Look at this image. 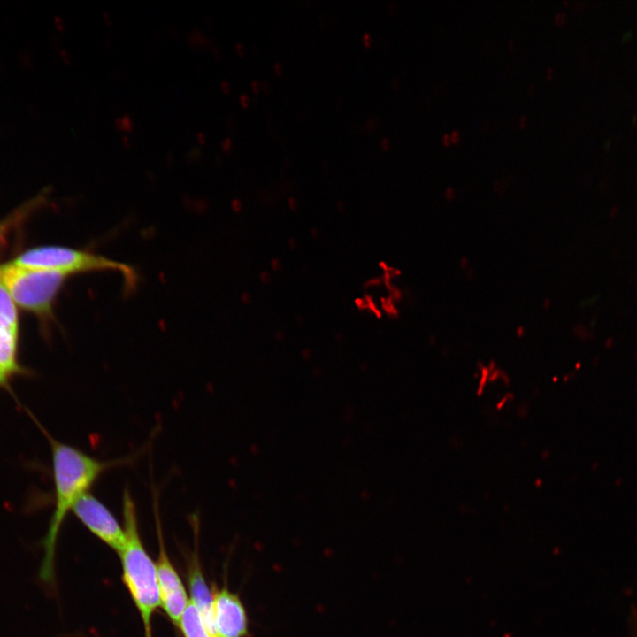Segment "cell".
Segmentation results:
<instances>
[{
	"mask_svg": "<svg viewBox=\"0 0 637 637\" xmlns=\"http://www.w3.org/2000/svg\"><path fill=\"white\" fill-rule=\"evenodd\" d=\"M188 42L192 45L204 46L207 43V39L201 30L195 28L192 30V33L188 38Z\"/></svg>",
	"mask_w": 637,
	"mask_h": 637,
	"instance_id": "cell-13",
	"label": "cell"
},
{
	"mask_svg": "<svg viewBox=\"0 0 637 637\" xmlns=\"http://www.w3.org/2000/svg\"><path fill=\"white\" fill-rule=\"evenodd\" d=\"M274 71L276 73L280 74L281 73V65L280 63L274 64Z\"/></svg>",
	"mask_w": 637,
	"mask_h": 637,
	"instance_id": "cell-35",
	"label": "cell"
},
{
	"mask_svg": "<svg viewBox=\"0 0 637 637\" xmlns=\"http://www.w3.org/2000/svg\"><path fill=\"white\" fill-rule=\"evenodd\" d=\"M212 52L216 58H219L220 57V50H219V47H217V46L212 47Z\"/></svg>",
	"mask_w": 637,
	"mask_h": 637,
	"instance_id": "cell-34",
	"label": "cell"
},
{
	"mask_svg": "<svg viewBox=\"0 0 637 637\" xmlns=\"http://www.w3.org/2000/svg\"><path fill=\"white\" fill-rule=\"evenodd\" d=\"M114 126H115V127H116L117 129H119V130H120V131H123V130H122V123H121V119H120V118H116V119H115V120H114Z\"/></svg>",
	"mask_w": 637,
	"mask_h": 637,
	"instance_id": "cell-28",
	"label": "cell"
},
{
	"mask_svg": "<svg viewBox=\"0 0 637 637\" xmlns=\"http://www.w3.org/2000/svg\"><path fill=\"white\" fill-rule=\"evenodd\" d=\"M251 88L254 92H258L259 90V83L257 81H251Z\"/></svg>",
	"mask_w": 637,
	"mask_h": 637,
	"instance_id": "cell-31",
	"label": "cell"
},
{
	"mask_svg": "<svg viewBox=\"0 0 637 637\" xmlns=\"http://www.w3.org/2000/svg\"><path fill=\"white\" fill-rule=\"evenodd\" d=\"M564 17L565 15L564 12H557L554 17V20L556 24H561L564 22Z\"/></svg>",
	"mask_w": 637,
	"mask_h": 637,
	"instance_id": "cell-21",
	"label": "cell"
},
{
	"mask_svg": "<svg viewBox=\"0 0 637 637\" xmlns=\"http://www.w3.org/2000/svg\"><path fill=\"white\" fill-rule=\"evenodd\" d=\"M235 49L239 55H243L244 52V46L242 42H237L235 45Z\"/></svg>",
	"mask_w": 637,
	"mask_h": 637,
	"instance_id": "cell-27",
	"label": "cell"
},
{
	"mask_svg": "<svg viewBox=\"0 0 637 637\" xmlns=\"http://www.w3.org/2000/svg\"><path fill=\"white\" fill-rule=\"evenodd\" d=\"M239 99H240V104H241L243 107H247V106H248V104H249V96H248V95H246V94H244V93H243V94H241Z\"/></svg>",
	"mask_w": 637,
	"mask_h": 637,
	"instance_id": "cell-19",
	"label": "cell"
},
{
	"mask_svg": "<svg viewBox=\"0 0 637 637\" xmlns=\"http://www.w3.org/2000/svg\"><path fill=\"white\" fill-rule=\"evenodd\" d=\"M125 544L119 552L122 579L141 616L144 629L150 627L151 618L160 607L156 563L144 548L139 533L135 503L129 489L122 495Z\"/></svg>",
	"mask_w": 637,
	"mask_h": 637,
	"instance_id": "cell-2",
	"label": "cell"
},
{
	"mask_svg": "<svg viewBox=\"0 0 637 637\" xmlns=\"http://www.w3.org/2000/svg\"><path fill=\"white\" fill-rule=\"evenodd\" d=\"M178 627L183 637H211L197 610L190 601L180 618Z\"/></svg>",
	"mask_w": 637,
	"mask_h": 637,
	"instance_id": "cell-11",
	"label": "cell"
},
{
	"mask_svg": "<svg viewBox=\"0 0 637 637\" xmlns=\"http://www.w3.org/2000/svg\"><path fill=\"white\" fill-rule=\"evenodd\" d=\"M188 583L191 603L197 610L211 636L219 637L214 625L212 588L205 581L196 552L188 565Z\"/></svg>",
	"mask_w": 637,
	"mask_h": 637,
	"instance_id": "cell-8",
	"label": "cell"
},
{
	"mask_svg": "<svg viewBox=\"0 0 637 637\" xmlns=\"http://www.w3.org/2000/svg\"><path fill=\"white\" fill-rule=\"evenodd\" d=\"M535 87L534 84H529L527 88V92L529 95H532L534 92Z\"/></svg>",
	"mask_w": 637,
	"mask_h": 637,
	"instance_id": "cell-36",
	"label": "cell"
},
{
	"mask_svg": "<svg viewBox=\"0 0 637 637\" xmlns=\"http://www.w3.org/2000/svg\"><path fill=\"white\" fill-rule=\"evenodd\" d=\"M196 139L200 144H204L206 141L205 134L203 132L197 133Z\"/></svg>",
	"mask_w": 637,
	"mask_h": 637,
	"instance_id": "cell-23",
	"label": "cell"
},
{
	"mask_svg": "<svg viewBox=\"0 0 637 637\" xmlns=\"http://www.w3.org/2000/svg\"><path fill=\"white\" fill-rule=\"evenodd\" d=\"M120 119L122 123V130L127 132L133 131L134 122L131 117L127 113H125Z\"/></svg>",
	"mask_w": 637,
	"mask_h": 637,
	"instance_id": "cell-14",
	"label": "cell"
},
{
	"mask_svg": "<svg viewBox=\"0 0 637 637\" xmlns=\"http://www.w3.org/2000/svg\"><path fill=\"white\" fill-rule=\"evenodd\" d=\"M122 142H123V144H124V146H125L126 148H130V147H131V141H130V138L128 137V135L124 134V135L122 136Z\"/></svg>",
	"mask_w": 637,
	"mask_h": 637,
	"instance_id": "cell-26",
	"label": "cell"
},
{
	"mask_svg": "<svg viewBox=\"0 0 637 637\" xmlns=\"http://www.w3.org/2000/svg\"><path fill=\"white\" fill-rule=\"evenodd\" d=\"M211 588L214 625L218 636H249L248 616L239 595L230 591L227 587Z\"/></svg>",
	"mask_w": 637,
	"mask_h": 637,
	"instance_id": "cell-7",
	"label": "cell"
},
{
	"mask_svg": "<svg viewBox=\"0 0 637 637\" xmlns=\"http://www.w3.org/2000/svg\"><path fill=\"white\" fill-rule=\"evenodd\" d=\"M527 124V117L526 115H521L518 119V125L519 127L524 128L526 127Z\"/></svg>",
	"mask_w": 637,
	"mask_h": 637,
	"instance_id": "cell-20",
	"label": "cell"
},
{
	"mask_svg": "<svg viewBox=\"0 0 637 637\" xmlns=\"http://www.w3.org/2000/svg\"><path fill=\"white\" fill-rule=\"evenodd\" d=\"M233 147V141L230 137H226L221 142V148L222 150L225 152H229Z\"/></svg>",
	"mask_w": 637,
	"mask_h": 637,
	"instance_id": "cell-16",
	"label": "cell"
},
{
	"mask_svg": "<svg viewBox=\"0 0 637 637\" xmlns=\"http://www.w3.org/2000/svg\"><path fill=\"white\" fill-rule=\"evenodd\" d=\"M165 161H166V163H167L168 165H173V157L172 152H168V154L166 155V157H165Z\"/></svg>",
	"mask_w": 637,
	"mask_h": 637,
	"instance_id": "cell-32",
	"label": "cell"
},
{
	"mask_svg": "<svg viewBox=\"0 0 637 637\" xmlns=\"http://www.w3.org/2000/svg\"><path fill=\"white\" fill-rule=\"evenodd\" d=\"M0 323L18 331V313L14 301L0 281Z\"/></svg>",
	"mask_w": 637,
	"mask_h": 637,
	"instance_id": "cell-12",
	"label": "cell"
},
{
	"mask_svg": "<svg viewBox=\"0 0 637 637\" xmlns=\"http://www.w3.org/2000/svg\"><path fill=\"white\" fill-rule=\"evenodd\" d=\"M441 140L443 145L449 146L451 143L449 133L443 134Z\"/></svg>",
	"mask_w": 637,
	"mask_h": 637,
	"instance_id": "cell-22",
	"label": "cell"
},
{
	"mask_svg": "<svg viewBox=\"0 0 637 637\" xmlns=\"http://www.w3.org/2000/svg\"><path fill=\"white\" fill-rule=\"evenodd\" d=\"M392 82H393V84H394L395 87H397L398 84H399V81H398L397 79H394Z\"/></svg>",
	"mask_w": 637,
	"mask_h": 637,
	"instance_id": "cell-39",
	"label": "cell"
},
{
	"mask_svg": "<svg viewBox=\"0 0 637 637\" xmlns=\"http://www.w3.org/2000/svg\"><path fill=\"white\" fill-rule=\"evenodd\" d=\"M12 262L25 267L60 272L68 276L84 272H116L122 276L127 292L133 291L138 282L137 272L130 265L87 249L42 246L24 251Z\"/></svg>",
	"mask_w": 637,
	"mask_h": 637,
	"instance_id": "cell-3",
	"label": "cell"
},
{
	"mask_svg": "<svg viewBox=\"0 0 637 637\" xmlns=\"http://www.w3.org/2000/svg\"><path fill=\"white\" fill-rule=\"evenodd\" d=\"M276 265V269H275V270H278V268L280 266V263L279 260H273L272 263V265Z\"/></svg>",
	"mask_w": 637,
	"mask_h": 637,
	"instance_id": "cell-38",
	"label": "cell"
},
{
	"mask_svg": "<svg viewBox=\"0 0 637 637\" xmlns=\"http://www.w3.org/2000/svg\"><path fill=\"white\" fill-rule=\"evenodd\" d=\"M507 47H508V49H510V50H512V49L515 47V41H514V39L510 38V39L507 41Z\"/></svg>",
	"mask_w": 637,
	"mask_h": 637,
	"instance_id": "cell-33",
	"label": "cell"
},
{
	"mask_svg": "<svg viewBox=\"0 0 637 637\" xmlns=\"http://www.w3.org/2000/svg\"><path fill=\"white\" fill-rule=\"evenodd\" d=\"M43 196H38L23 204L7 217L0 220V244L6 240L7 235L27 218L28 214L42 203Z\"/></svg>",
	"mask_w": 637,
	"mask_h": 637,
	"instance_id": "cell-10",
	"label": "cell"
},
{
	"mask_svg": "<svg viewBox=\"0 0 637 637\" xmlns=\"http://www.w3.org/2000/svg\"><path fill=\"white\" fill-rule=\"evenodd\" d=\"M103 17H104V19L106 22V24H108V25L112 24V19L111 17V14L108 12H104L103 14Z\"/></svg>",
	"mask_w": 637,
	"mask_h": 637,
	"instance_id": "cell-25",
	"label": "cell"
},
{
	"mask_svg": "<svg viewBox=\"0 0 637 637\" xmlns=\"http://www.w3.org/2000/svg\"><path fill=\"white\" fill-rule=\"evenodd\" d=\"M381 146L384 150H388L389 148V140L388 138H383L381 140Z\"/></svg>",
	"mask_w": 637,
	"mask_h": 637,
	"instance_id": "cell-29",
	"label": "cell"
},
{
	"mask_svg": "<svg viewBox=\"0 0 637 637\" xmlns=\"http://www.w3.org/2000/svg\"><path fill=\"white\" fill-rule=\"evenodd\" d=\"M22 372L18 360V331L0 323V388L8 387Z\"/></svg>",
	"mask_w": 637,
	"mask_h": 637,
	"instance_id": "cell-9",
	"label": "cell"
},
{
	"mask_svg": "<svg viewBox=\"0 0 637 637\" xmlns=\"http://www.w3.org/2000/svg\"><path fill=\"white\" fill-rule=\"evenodd\" d=\"M157 494L154 493L153 505L158 540V556L156 562L157 578L163 608L172 623L178 626L180 618L189 603L185 586L167 555L159 520Z\"/></svg>",
	"mask_w": 637,
	"mask_h": 637,
	"instance_id": "cell-5",
	"label": "cell"
},
{
	"mask_svg": "<svg viewBox=\"0 0 637 637\" xmlns=\"http://www.w3.org/2000/svg\"><path fill=\"white\" fill-rule=\"evenodd\" d=\"M201 156H202L201 150L197 147H193L187 153L186 160L188 162H194V161L200 159Z\"/></svg>",
	"mask_w": 637,
	"mask_h": 637,
	"instance_id": "cell-15",
	"label": "cell"
},
{
	"mask_svg": "<svg viewBox=\"0 0 637 637\" xmlns=\"http://www.w3.org/2000/svg\"><path fill=\"white\" fill-rule=\"evenodd\" d=\"M67 277L60 272L20 266L12 262L0 265V281L14 303L45 319L51 318L56 297Z\"/></svg>",
	"mask_w": 637,
	"mask_h": 637,
	"instance_id": "cell-4",
	"label": "cell"
},
{
	"mask_svg": "<svg viewBox=\"0 0 637 637\" xmlns=\"http://www.w3.org/2000/svg\"><path fill=\"white\" fill-rule=\"evenodd\" d=\"M220 88L225 94H228L230 92V84L227 81H222L220 83Z\"/></svg>",
	"mask_w": 637,
	"mask_h": 637,
	"instance_id": "cell-18",
	"label": "cell"
},
{
	"mask_svg": "<svg viewBox=\"0 0 637 637\" xmlns=\"http://www.w3.org/2000/svg\"><path fill=\"white\" fill-rule=\"evenodd\" d=\"M47 437L52 461L54 509L42 540L43 556L38 571L40 582L50 592L56 585V549L58 535L74 504L110 469L128 464L132 457L113 460L96 458L81 449L61 442L41 428Z\"/></svg>",
	"mask_w": 637,
	"mask_h": 637,
	"instance_id": "cell-1",
	"label": "cell"
},
{
	"mask_svg": "<svg viewBox=\"0 0 637 637\" xmlns=\"http://www.w3.org/2000/svg\"><path fill=\"white\" fill-rule=\"evenodd\" d=\"M553 74H554V69H553V67L549 66V67L546 69V76H547V78H548V79H551L552 76H553Z\"/></svg>",
	"mask_w": 637,
	"mask_h": 637,
	"instance_id": "cell-30",
	"label": "cell"
},
{
	"mask_svg": "<svg viewBox=\"0 0 637 637\" xmlns=\"http://www.w3.org/2000/svg\"><path fill=\"white\" fill-rule=\"evenodd\" d=\"M72 512L79 521L104 543L119 553L125 544L124 527L111 511L88 492L74 504Z\"/></svg>",
	"mask_w": 637,
	"mask_h": 637,
	"instance_id": "cell-6",
	"label": "cell"
},
{
	"mask_svg": "<svg viewBox=\"0 0 637 637\" xmlns=\"http://www.w3.org/2000/svg\"><path fill=\"white\" fill-rule=\"evenodd\" d=\"M362 40H363V42H364L365 45H366V46L370 45V43H371V42H372V38H371L370 34L365 33V34L363 35Z\"/></svg>",
	"mask_w": 637,
	"mask_h": 637,
	"instance_id": "cell-24",
	"label": "cell"
},
{
	"mask_svg": "<svg viewBox=\"0 0 637 637\" xmlns=\"http://www.w3.org/2000/svg\"><path fill=\"white\" fill-rule=\"evenodd\" d=\"M145 637H152L151 628L145 629Z\"/></svg>",
	"mask_w": 637,
	"mask_h": 637,
	"instance_id": "cell-37",
	"label": "cell"
},
{
	"mask_svg": "<svg viewBox=\"0 0 637 637\" xmlns=\"http://www.w3.org/2000/svg\"><path fill=\"white\" fill-rule=\"evenodd\" d=\"M451 143H458L461 140V133L457 129H454L449 133Z\"/></svg>",
	"mask_w": 637,
	"mask_h": 637,
	"instance_id": "cell-17",
	"label": "cell"
}]
</instances>
